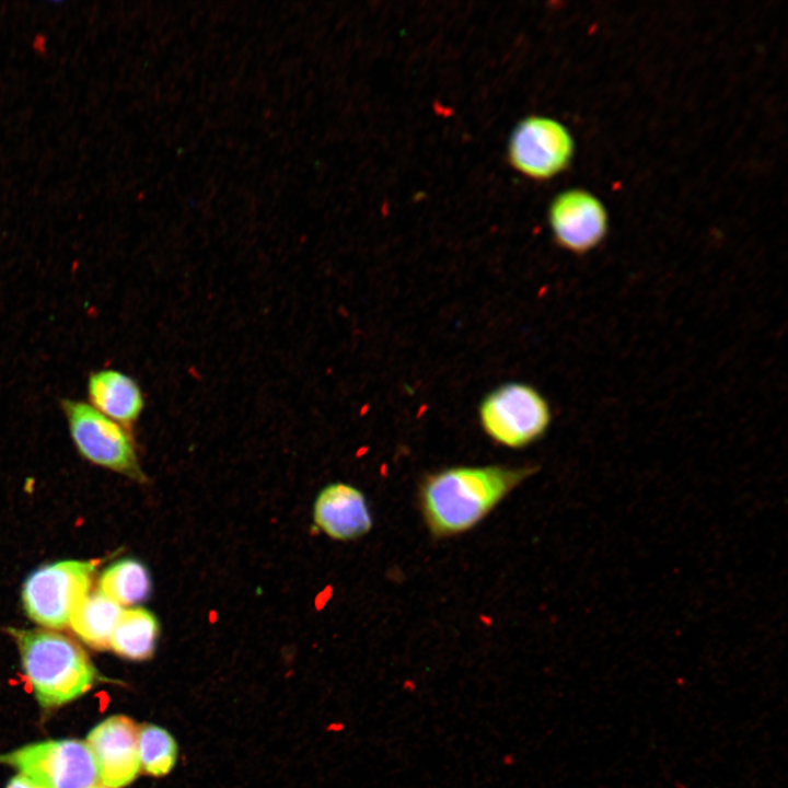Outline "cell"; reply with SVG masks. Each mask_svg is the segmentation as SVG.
Returning <instances> with one entry per match:
<instances>
[{
  "instance_id": "9",
  "label": "cell",
  "mask_w": 788,
  "mask_h": 788,
  "mask_svg": "<svg viewBox=\"0 0 788 788\" xmlns=\"http://www.w3.org/2000/svg\"><path fill=\"white\" fill-rule=\"evenodd\" d=\"M139 727L126 716H113L95 726L86 737L97 769L99 783L107 788L130 784L140 770Z\"/></svg>"
},
{
  "instance_id": "4",
  "label": "cell",
  "mask_w": 788,
  "mask_h": 788,
  "mask_svg": "<svg viewBox=\"0 0 788 788\" xmlns=\"http://www.w3.org/2000/svg\"><path fill=\"white\" fill-rule=\"evenodd\" d=\"M60 407L80 455L137 482L147 479L129 429L81 399L61 398Z\"/></svg>"
},
{
  "instance_id": "7",
  "label": "cell",
  "mask_w": 788,
  "mask_h": 788,
  "mask_svg": "<svg viewBox=\"0 0 788 788\" xmlns=\"http://www.w3.org/2000/svg\"><path fill=\"white\" fill-rule=\"evenodd\" d=\"M575 152L569 129L560 121L541 115L523 118L508 142V161L520 174L535 181L551 179L564 172Z\"/></svg>"
},
{
  "instance_id": "14",
  "label": "cell",
  "mask_w": 788,
  "mask_h": 788,
  "mask_svg": "<svg viewBox=\"0 0 788 788\" xmlns=\"http://www.w3.org/2000/svg\"><path fill=\"white\" fill-rule=\"evenodd\" d=\"M152 582L147 567L139 560L124 558L109 565L100 576L99 591L119 606L144 602Z\"/></svg>"
},
{
  "instance_id": "11",
  "label": "cell",
  "mask_w": 788,
  "mask_h": 788,
  "mask_svg": "<svg viewBox=\"0 0 788 788\" xmlns=\"http://www.w3.org/2000/svg\"><path fill=\"white\" fill-rule=\"evenodd\" d=\"M88 403L112 420L129 428L141 416L144 396L129 374L111 368L90 372L86 382Z\"/></svg>"
},
{
  "instance_id": "10",
  "label": "cell",
  "mask_w": 788,
  "mask_h": 788,
  "mask_svg": "<svg viewBox=\"0 0 788 788\" xmlns=\"http://www.w3.org/2000/svg\"><path fill=\"white\" fill-rule=\"evenodd\" d=\"M316 526L336 541H354L372 528V517L364 495L346 483H333L317 495L313 507Z\"/></svg>"
},
{
  "instance_id": "16",
  "label": "cell",
  "mask_w": 788,
  "mask_h": 788,
  "mask_svg": "<svg viewBox=\"0 0 788 788\" xmlns=\"http://www.w3.org/2000/svg\"><path fill=\"white\" fill-rule=\"evenodd\" d=\"M7 788H48V787L23 775V774H19L9 781V784L7 785Z\"/></svg>"
},
{
  "instance_id": "17",
  "label": "cell",
  "mask_w": 788,
  "mask_h": 788,
  "mask_svg": "<svg viewBox=\"0 0 788 788\" xmlns=\"http://www.w3.org/2000/svg\"><path fill=\"white\" fill-rule=\"evenodd\" d=\"M91 788H107V787H105V786H103V785H101V784L99 783V784L94 785V786L91 787Z\"/></svg>"
},
{
  "instance_id": "6",
  "label": "cell",
  "mask_w": 788,
  "mask_h": 788,
  "mask_svg": "<svg viewBox=\"0 0 788 788\" xmlns=\"http://www.w3.org/2000/svg\"><path fill=\"white\" fill-rule=\"evenodd\" d=\"M12 766L48 788H91L99 784L93 755L85 742L47 740L0 754Z\"/></svg>"
},
{
  "instance_id": "2",
  "label": "cell",
  "mask_w": 788,
  "mask_h": 788,
  "mask_svg": "<svg viewBox=\"0 0 788 788\" xmlns=\"http://www.w3.org/2000/svg\"><path fill=\"white\" fill-rule=\"evenodd\" d=\"M24 673L44 708L65 705L86 693L96 670L72 639L53 630L11 629Z\"/></svg>"
},
{
  "instance_id": "12",
  "label": "cell",
  "mask_w": 788,
  "mask_h": 788,
  "mask_svg": "<svg viewBox=\"0 0 788 788\" xmlns=\"http://www.w3.org/2000/svg\"><path fill=\"white\" fill-rule=\"evenodd\" d=\"M160 634L157 616L149 610L135 606L123 610L109 648L126 659L141 661L152 657Z\"/></svg>"
},
{
  "instance_id": "13",
  "label": "cell",
  "mask_w": 788,
  "mask_h": 788,
  "mask_svg": "<svg viewBox=\"0 0 788 788\" xmlns=\"http://www.w3.org/2000/svg\"><path fill=\"white\" fill-rule=\"evenodd\" d=\"M123 612L121 606L100 591L89 592L73 612L72 631L93 649L109 648L112 634Z\"/></svg>"
},
{
  "instance_id": "15",
  "label": "cell",
  "mask_w": 788,
  "mask_h": 788,
  "mask_svg": "<svg viewBox=\"0 0 788 788\" xmlns=\"http://www.w3.org/2000/svg\"><path fill=\"white\" fill-rule=\"evenodd\" d=\"M138 752L141 770L151 776H163L175 764L177 746L166 730L154 725H144L139 728Z\"/></svg>"
},
{
  "instance_id": "5",
  "label": "cell",
  "mask_w": 788,
  "mask_h": 788,
  "mask_svg": "<svg viewBox=\"0 0 788 788\" xmlns=\"http://www.w3.org/2000/svg\"><path fill=\"white\" fill-rule=\"evenodd\" d=\"M95 565L63 560L33 571L24 582L22 600L27 616L54 629L69 625L70 618L90 592Z\"/></svg>"
},
{
  "instance_id": "3",
  "label": "cell",
  "mask_w": 788,
  "mask_h": 788,
  "mask_svg": "<svg viewBox=\"0 0 788 788\" xmlns=\"http://www.w3.org/2000/svg\"><path fill=\"white\" fill-rule=\"evenodd\" d=\"M478 419L484 432L496 443L520 449L541 439L552 424L545 396L523 382L495 387L482 399Z\"/></svg>"
},
{
  "instance_id": "8",
  "label": "cell",
  "mask_w": 788,
  "mask_h": 788,
  "mask_svg": "<svg viewBox=\"0 0 788 788\" xmlns=\"http://www.w3.org/2000/svg\"><path fill=\"white\" fill-rule=\"evenodd\" d=\"M547 217L557 245L576 255L594 250L609 232L605 206L595 195L582 188H570L556 195Z\"/></svg>"
},
{
  "instance_id": "1",
  "label": "cell",
  "mask_w": 788,
  "mask_h": 788,
  "mask_svg": "<svg viewBox=\"0 0 788 788\" xmlns=\"http://www.w3.org/2000/svg\"><path fill=\"white\" fill-rule=\"evenodd\" d=\"M533 467L454 466L429 475L420 488V508L430 532L456 535L479 523Z\"/></svg>"
}]
</instances>
